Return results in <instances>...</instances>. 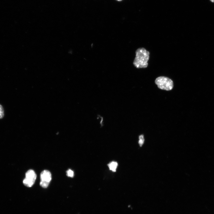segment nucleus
Masks as SVG:
<instances>
[{
	"mask_svg": "<svg viewBox=\"0 0 214 214\" xmlns=\"http://www.w3.org/2000/svg\"><path fill=\"white\" fill-rule=\"evenodd\" d=\"M136 56L133 61L134 66L137 68H146L148 65L150 53L144 48L137 49L135 52Z\"/></svg>",
	"mask_w": 214,
	"mask_h": 214,
	"instance_id": "obj_1",
	"label": "nucleus"
},
{
	"mask_svg": "<svg viewBox=\"0 0 214 214\" xmlns=\"http://www.w3.org/2000/svg\"><path fill=\"white\" fill-rule=\"evenodd\" d=\"M40 177V185L43 188H47L51 179L50 172L47 170H44L41 172Z\"/></svg>",
	"mask_w": 214,
	"mask_h": 214,
	"instance_id": "obj_4",
	"label": "nucleus"
},
{
	"mask_svg": "<svg viewBox=\"0 0 214 214\" xmlns=\"http://www.w3.org/2000/svg\"><path fill=\"white\" fill-rule=\"evenodd\" d=\"M144 135H141L139 136V141H138L140 147H141L144 143Z\"/></svg>",
	"mask_w": 214,
	"mask_h": 214,
	"instance_id": "obj_6",
	"label": "nucleus"
},
{
	"mask_svg": "<svg viewBox=\"0 0 214 214\" xmlns=\"http://www.w3.org/2000/svg\"><path fill=\"white\" fill-rule=\"evenodd\" d=\"M118 165L117 162L114 161H112L108 164L109 169L113 172L116 171Z\"/></svg>",
	"mask_w": 214,
	"mask_h": 214,
	"instance_id": "obj_5",
	"label": "nucleus"
},
{
	"mask_svg": "<svg viewBox=\"0 0 214 214\" xmlns=\"http://www.w3.org/2000/svg\"><path fill=\"white\" fill-rule=\"evenodd\" d=\"M4 116V111L2 106L0 104V119H2Z\"/></svg>",
	"mask_w": 214,
	"mask_h": 214,
	"instance_id": "obj_7",
	"label": "nucleus"
},
{
	"mask_svg": "<svg viewBox=\"0 0 214 214\" xmlns=\"http://www.w3.org/2000/svg\"><path fill=\"white\" fill-rule=\"evenodd\" d=\"M155 82L158 87L161 89L170 90L174 86L173 81L168 77L164 76L158 77L156 78Z\"/></svg>",
	"mask_w": 214,
	"mask_h": 214,
	"instance_id": "obj_2",
	"label": "nucleus"
},
{
	"mask_svg": "<svg viewBox=\"0 0 214 214\" xmlns=\"http://www.w3.org/2000/svg\"><path fill=\"white\" fill-rule=\"evenodd\" d=\"M26 177L23 181L24 185L29 187H32L34 184L36 178V174L32 170H29L26 174Z\"/></svg>",
	"mask_w": 214,
	"mask_h": 214,
	"instance_id": "obj_3",
	"label": "nucleus"
},
{
	"mask_svg": "<svg viewBox=\"0 0 214 214\" xmlns=\"http://www.w3.org/2000/svg\"><path fill=\"white\" fill-rule=\"evenodd\" d=\"M117 0V1H122V0Z\"/></svg>",
	"mask_w": 214,
	"mask_h": 214,
	"instance_id": "obj_10",
	"label": "nucleus"
},
{
	"mask_svg": "<svg viewBox=\"0 0 214 214\" xmlns=\"http://www.w3.org/2000/svg\"><path fill=\"white\" fill-rule=\"evenodd\" d=\"M211 2H214V0H210Z\"/></svg>",
	"mask_w": 214,
	"mask_h": 214,
	"instance_id": "obj_9",
	"label": "nucleus"
},
{
	"mask_svg": "<svg viewBox=\"0 0 214 214\" xmlns=\"http://www.w3.org/2000/svg\"><path fill=\"white\" fill-rule=\"evenodd\" d=\"M67 175L68 177H73L74 176V172L72 170L69 169L67 171Z\"/></svg>",
	"mask_w": 214,
	"mask_h": 214,
	"instance_id": "obj_8",
	"label": "nucleus"
}]
</instances>
